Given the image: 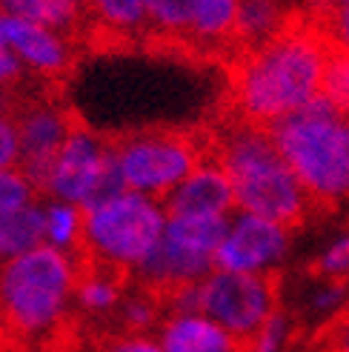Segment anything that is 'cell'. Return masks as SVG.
<instances>
[{
  "mask_svg": "<svg viewBox=\"0 0 349 352\" xmlns=\"http://www.w3.org/2000/svg\"><path fill=\"white\" fill-rule=\"evenodd\" d=\"M333 55L326 32L289 23L267 43L247 49L232 72L235 118L275 126L278 120L321 98L326 60Z\"/></svg>",
  "mask_w": 349,
  "mask_h": 352,
  "instance_id": "1",
  "label": "cell"
},
{
  "mask_svg": "<svg viewBox=\"0 0 349 352\" xmlns=\"http://www.w3.org/2000/svg\"><path fill=\"white\" fill-rule=\"evenodd\" d=\"M83 263L46 243L0 263V341L23 352L55 344L75 315Z\"/></svg>",
  "mask_w": 349,
  "mask_h": 352,
  "instance_id": "2",
  "label": "cell"
},
{
  "mask_svg": "<svg viewBox=\"0 0 349 352\" xmlns=\"http://www.w3.org/2000/svg\"><path fill=\"white\" fill-rule=\"evenodd\" d=\"M215 157L229 175L240 212L295 226L312 209L309 192L284 157L269 126L235 118L218 135Z\"/></svg>",
  "mask_w": 349,
  "mask_h": 352,
  "instance_id": "3",
  "label": "cell"
},
{
  "mask_svg": "<svg viewBox=\"0 0 349 352\" xmlns=\"http://www.w3.org/2000/svg\"><path fill=\"white\" fill-rule=\"evenodd\" d=\"M272 135L309 192L312 204L349 201V118L315 98L304 109L278 120Z\"/></svg>",
  "mask_w": 349,
  "mask_h": 352,
  "instance_id": "4",
  "label": "cell"
},
{
  "mask_svg": "<svg viewBox=\"0 0 349 352\" xmlns=\"http://www.w3.org/2000/svg\"><path fill=\"white\" fill-rule=\"evenodd\" d=\"M83 212V261L126 278L152 255L169 221V209L161 198H149L135 189H117L89 204Z\"/></svg>",
  "mask_w": 349,
  "mask_h": 352,
  "instance_id": "5",
  "label": "cell"
},
{
  "mask_svg": "<svg viewBox=\"0 0 349 352\" xmlns=\"http://www.w3.org/2000/svg\"><path fill=\"white\" fill-rule=\"evenodd\" d=\"M115 169L124 189L166 201L169 192L195 169L206 152L198 138L172 129H141L112 144Z\"/></svg>",
  "mask_w": 349,
  "mask_h": 352,
  "instance_id": "6",
  "label": "cell"
},
{
  "mask_svg": "<svg viewBox=\"0 0 349 352\" xmlns=\"http://www.w3.org/2000/svg\"><path fill=\"white\" fill-rule=\"evenodd\" d=\"M223 226L226 218L169 215L158 246L132 278L161 295L206 278L215 270V252L223 238Z\"/></svg>",
  "mask_w": 349,
  "mask_h": 352,
  "instance_id": "7",
  "label": "cell"
},
{
  "mask_svg": "<svg viewBox=\"0 0 349 352\" xmlns=\"http://www.w3.org/2000/svg\"><path fill=\"white\" fill-rule=\"evenodd\" d=\"M117 189L124 186L117 181L112 144L95 129L75 123L41 184L43 198H60L86 209Z\"/></svg>",
  "mask_w": 349,
  "mask_h": 352,
  "instance_id": "8",
  "label": "cell"
},
{
  "mask_svg": "<svg viewBox=\"0 0 349 352\" xmlns=\"http://www.w3.org/2000/svg\"><path fill=\"white\" fill-rule=\"evenodd\" d=\"M198 309L247 341L281 309L278 284L272 275H247L215 267L198 280Z\"/></svg>",
  "mask_w": 349,
  "mask_h": 352,
  "instance_id": "9",
  "label": "cell"
},
{
  "mask_svg": "<svg viewBox=\"0 0 349 352\" xmlns=\"http://www.w3.org/2000/svg\"><path fill=\"white\" fill-rule=\"evenodd\" d=\"M292 226L255 212H235L226 218L223 238L215 252V267L247 275H272L292 255Z\"/></svg>",
  "mask_w": 349,
  "mask_h": 352,
  "instance_id": "10",
  "label": "cell"
},
{
  "mask_svg": "<svg viewBox=\"0 0 349 352\" xmlns=\"http://www.w3.org/2000/svg\"><path fill=\"white\" fill-rule=\"evenodd\" d=\"M14 115L17 132H21V166L41 186L63 140L75 129V120L66 112L63 103L46 95L14 103Z\"/></svg>",
  "mask_w": 349,
  "mask_h": 352,
  "instance_id": "11",
  "label": "cell"
},
{
  "mask_svg": "<svg viewBox=\"0 0 349 352\" xmlns=\"http://www.w3.org/2000/svg\"><path fill=\"white\" fill-rule=\"evenodd\" d=\"M6 46L21 60L26 75L41 80H55L66 75L75 63V41L72 32L58 29L41 21H6Z\"/></svg>",
  "mask_w": 349,
  "mask_h": 352,
  "instance_id": "12",
  "label": "cell"
},
{
  "mask_svg": "<svg viewBox=\"0 0 349 352\" xmlns=\"http://www.w3.org/2000/svg\"><path fill=\"white\" fill-rule=\"evenodd\" d=\"M169 215H198V218H229L235 212V192L226 169L215 155H206L186 178L166 195Z\"/></svg>",
  "mask_w": 349,
  "mask_h": 352,
  "instance_id": "13",
  "label": "cell"
},
{
  "mask_svg": "<svg viewBox=\"0 0 349 352\" xmlns=\"http://www.w3.org/2000/svg\"><path fill=\"white\" fill-rule=\"evenodd\" d=\"M155 336L166 352H243V341L201 309H166Z\"/></svg>",
  "mask_w": 349,
  "mask_h": 352,
  "instance_id": "14",
  "label": "cell"
},
{
  "mask_svg": "<svg viewBox=\"0 0 349 352\" xmlns=\"http://www.w3.org/2000/svg\"><path fill=\"white\" fill-rule=\"evenodd\" d=\"M126 289H129L126 275L106 267H95V263H83V272L75 289V312L92 321L115 318Z\"/></svg>",
  "mask_w": 349,
  "mask_h": 352,
  "instance_id": "15",
  "label": "cell"
},
{
  "mask_svg": "<svg viewBox=\"0 0 349 352\" xmlns=\"http://www.w3.org/2000/svg\"><path fill=\"white\" fill-rule=\"evenodd\" d=\"M238 12L240 0H195L186 41L203 52L238 43Z\"/></svg>",
  "mask_w": 349,
  "mask_h": 352,
  "instance_id": "16",
  "label": "cell"
},
{
  "mask_svg": "<svg viewBox=\"0 0 349 352\" xmlns=\"http://www.w3.org/2000/svg\"><path fill=\"white\" fill-rule=\"evenodd\" d=\"M292 23V9L286 0H240L238 12V43L252 49L281 34Z\"/></svg>",
  "mask_w": 349,
  "mask_h": 352,
  "instance_id": "17",
  "label": "cell"
},
{
  "mask_svg": "<svg viewBox=\"0 0 349 352\" xmlns=\"http://www.w3.org/2000/svg\"><path fill=\"white\" fill-rule=\"evenodd\" d=\"M83 221V206L60 198H41V230L46 246H55L60 252H80Z\"/></svg>",
  "mask_w": 349,
  "mask_h": 352,
  "instance_id": "18",
  "label": "cell"
},
{
  "mask_svg": "<svg viewBox=\"0 0 349 352\" xmlns=\"http://www.w3.org/2000/svg\"><path fill=\"white\" fill-rule=\"evenodd\" d=\"M86 17L115 38L149 32V0H86Z\"/></svg>",
  "mask_w": 349,
  "mask_h": 352,
  "instance_id": "19",
  "label": "cell"
},
{
  "mask_svg": "<svg viewBox=\"0 0 349 352\" xmlns=\"http://www.w3.org/2000/svg\"><path fill=\"white\" fill-rule=\"evenodd\" d=\"M164 312H166L164 295L135 280V287L126 289L124 301H120L115 312V321L126 332H155L164 318Z\"/></svg>",
  "mask_w": 349,
  "mask_h": 352,
  "instance_id": "20",
  "label": "cell"
},
{
  "mask_svg": "<svg viewBox=\"0 0 349 352\" xmlns=\"http://www.w3.org/2000/svg\"><path fill=\"white\" fill-rule=\"evenodd\" d=\"M43 243L41 230V204L12 215H0V263L23 255Z\"/></svg>",
  "mask_w": 349,
  "mask_h": 352,
  "instance_id": "21",
  "label": "cell"
},
{
  "mask_svg": "<svg viewBox=\"0 0 349 352\" xmlns=\"http://www.w3.org/2000/svg\"><path fill=\"white\" fill-rule=\"evenodd\" d=\"M43 192L34 184L32 175H26L23 166H9L0 169V215H12L41 204Z\"/></svg>",
  "mask_w": 349,
  "mask_h": 352,
  "instance_id": "22",
  "label": "cell"
},
{
  "mask_svg": "<svg viewBox=\"0 0 349 352\" xmlns=\"http://www.w3.org/2000/svg\"><path fill=\"white\" fill-rule=\"evenodd\" d=\"M349 307V289H346V280H326L318 278L312 289L306 292V301L304 309L312 321H338L341 315Z\"/></svg>",
  "mask_w": 349,
  "mask_h": 352,
  "instance_id": "23",
  "label": "cell"
},
{
  "mask_svg": "<svg viewBox=\"0 0 349 352\" xmlns=\"http://www.w3.org/2000/svg\"><path fill=\"white\" fill-rule=\"evenodd\" d=\"M195 0H149V32L186 41Z\"/></svg>",
  "mask_w": 349,
  "mask_h": 352,
  "instance_id": "24",
  "label": "cell"
},
{
  "mask_svg": "<svg viewBox=\"0 0 349 352\" xmlns=\"http://www.w3.org/2000/svg\"><path fill=\"white\" fill-rule=\"evenodd\" d=\"M292 338H295V327L289 321V315L284 309H278L255 336L243 341V352H289Z\"/></svg>",
  "mask_w": 349,
  "mask_h": 352,
  "instance_id": "25",
  "label": "cell"
},
{
  "mask_svg": "<svg viewBox=\"0 0 349 352\" xmlns=\"http://www.w3.org/2000/svg\"><path fill=\"white\" fill-rule=\"evenodd\" d=\"M321 98L329 103L333 109L349 118V55L346 52L333 49V55L326 60V72H324V86H321Z\"/></svg>",
  "mask_w": 349,
  "mask_h": 352,
  "instance_id": "26",
  "label": "cell"
},
{
  "mask_svg": "<svg viewBox=\"0 0 349 352\" xmlns=\"http://www.w3.org/2000/svg\"><path fill=\"white\" fill-rule=\"evenodd\" d=\"M0 12L6 17H21V21H41V23H52L58 29H69V21L63 17V12L52 3V0H0Z\"/></svg>",
  "mask_w": 349,
  "mask_h": 352,
  "instance_id": "27",
  "label": "cell"
},
{
  "mask_svg": "<svg viewBox=\"0 0 349 352\" xmlns=\"http://www.w3.org/2000/svg\"><path fill=\"white\" fill-rule=\"evenodd\" d=\"M315 275L326 280L349 278V232H338L333 241L324 243V250L315 258Z\"/></svg>",
  "mask_w": 349,
  "mask_h": 352,
  "instance_id": "28",
  "label": "cell"
},
{
  "mask_svg": "<svg viewBox=\"0 0 349 352\" xmlns=\"http://www.w3.org/2000/svg\"><path fill=\"white\" fill-rule=\"evenodd\" d=\"M21 166V132L9 100H0V169Z\"/></svg>",
  "mask_w": 349,
  "mask_h": 352,
  "instance_id": "29",
  "label": "cell"
},
{
  "mask_svg": "<svg viewBox=\"0 0 349 352\" xmlns=\"http://www.w3.org/2000/svg\"><path fill=\"white\" fill-rule=\"evenodd\" d=\"M98 352H166L155 332H117L98 346Z\"/></svg>",
  "mask_w": 349,
  "mask_h": 352,
  "instance_id": "30",
  "label": "cell"
},
{
  "mask_svg": "<svg viewBox=\"0 0 349 352\" xmlns=\"http://www.w3.org/2000/svg\"><path fill=\"white\" fill-rule=\"evenodd\" d=\"M23 80H26V69L12 55V49L3 46L0 49V98L6 100L12 92L21 89Z\"/></svg>",
  "mask_w": 349,
  "mask_h": 352,
  "instance_id": "31",
  "label": "cell"
},
{
  "mask_svg": "<svg viewBox=\"0 0 349 352\" xmlns=\"http://www.w3.org/2000/svg\"><path fill=\"white\" fill-rule=\"evenodd\" d=\"M326 38L333 49L349 55V0H344L333 12H326Z\"/></svg>",
  "mask_w": 349,
  "mask_h": 352,
  "instance_id": "32",
  "label": "cell"
},
{
  "mask_svg": "<svg viewBox=\"0 0 349 352\" xmlns=\"http://www.w3.org/2000/svg\"><path fill=\"white\" fill-rule=\"evenodd\" d=\"M326 352H349V307L341 318L335 321L333 332H329V341H326Z\"/></svg>",
  "mask_w": 349,
  "mask_h": 352,
  "instance_id": "33",
  "label": "cell"
},
{
  "mask_svg": "<svg viewBox=\"0 0 349 352\" xmlns=\"http://www.w3.org/2000/svg\"><path fill=\"white\" fill-rule=\"evenodd\" d=\"M52 3L63 12V17L69 21V29L72 32H78L83 26V21H86V0H52Z\"/></svg>",
  "mask_w": 349,
  "mask_h": 352,
  "instance_id": "34",
  "label": "cell"
},
{
  "mask_svg": "<svg viewBox=\"0 0 349 352\" xmlns=\"http://www.w3.org/2000/svg\"><path fill=\"white\" fill-rule=\"evenodd\" d=\"M306 3H312V6H315V9H321V12L326 14V12H333L335 6H341V3H344V0H306Z\"/></svg>",
  "mask_w": 349,
  "mask_h": 352,
  "instance_id": "35",
  "label": "cell"
},
{
  "mask_svg": "<svg viewBox=\"0 0 349 352\" xmlns=\"http://www.w3.org/2000/svg\"><path fill=\"white\" fill-rule=\"evenodd\" d=\"M6 21H9V17H6L3 12H0V49L6 46Z\"/></svg>",
  "mask_w": 349,
  "mask_h": 352,
  "instance_id": "36",
  "label": "cell"
}]
</instances>
